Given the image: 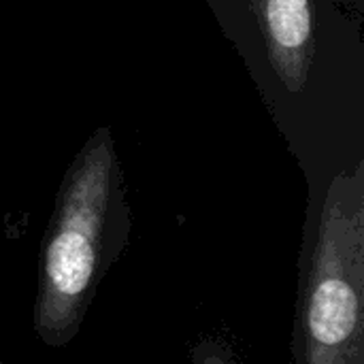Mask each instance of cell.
Instances as JSON below:
<instances>
[{"label": "cell", "instance_id": "cell-1", "mask_svg": "<svg viewBox=\"0 0 364 364\" xmlns=\"http://www.w3.org/2000/svg\"><path fill=\"white\" fill-rule=\"evenodd\" d=\"M128 235L124 171L111 128L100 126L68 164L41 245L34 331L47 348H64L79 335Z\"/></svg>", "mask_w": 364, "mask_h": 364}, {"label": "cell", "instance_id": "cell-2", "mask_svg": "<svg viewBox=\"0 0 364 364\" xmlns=\"http://www.w3.org/2000/svg\"><path fill=\"white\" fill-rule=\"evenodd\" d=\"M292 354L299 364H364V160L328 183Z\"/></svg>", "mask_w": 364, "mask_h": 364}, {"label": "cell", "instance_id": "cell-3", "mask_svg": "<svg viewBox=\"0 0 364 364\" xmlns=\"http://www.w3.org/2000/svg\"><path fill=\"white\" fill-rule=\"evenodd\" d=\"M250 9L258 19L273 73L288 92H303L316 58L311 0H252Z\"/></svg>", "mask_w": 364, "mask_h": 364}, {"label": "cell", "instance_id": "cell-4", "mask_svg": "<svg viewBox=\"0 0 364 364\" xmlns=\"http://www.w3.org/2000/svg\"><path fill=\"white\" fill-rule=\"evenodd\" d=\"M250 2H252V0H247V4H250Z\"/></svg>", "mask_w": 364, "mask_h": 364}]
</instances>
